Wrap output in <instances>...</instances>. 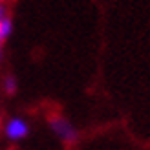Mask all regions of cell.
I'll list each match as a JSON object with an SVG mask.
<instances>
[{
	"label": "cell",
	"instance_id": "2",
	"mask_svg": "<svg viewBox=\"0 0 150 150\" xmlns=\"http://www.w3.org/2000/svg\"><path fill=\"white\" fill-rule=\"evenodd\" d=\"M4 134L9 141L17 143V141H22V139L28 137L29 125H28L26 119H22V117H11L9 121L4 125Z\"/></svg>",
	"mask_w": 150,
	"mask_h": 150
},
{
	"label": "cell",
	"instance_id": "4",
	"mask_svg": "<svg viewBox=\"0 0 150 150\" xmlns=\"http://www.w3.org/2000/svg\"><path fill=\"white\" fill-rule=\"evenodd\" d=\"M4 92L9 93V95L17 92V79H15L13 75H7V77L4 79Z\"/></svg>",
	"mask_w": 150,
	"mask_h": 150
},
{
	"label": "cell",
	"instance_id": "1",
	"mask_svg": "<svg viewBox=\"0 0 150 150\" xmlns=\"http://www.w3.org/2000/svg\"><path fill=\"white\" fill-rule=\"evenodd\" d=\"M50 128L59 139L64 141V143H75V141H77L79 134L75 130V126L62 115H53L51 117L50 119Z\"/></svg>",
	"mask_w": 150,
	"mask_h": 150
},
{
	"label": "cell",
	"instance_id": "5",
	"mask_svg": "<svg viewBox=\"0 0 150 150\" xmlns=\"http://www.w3.org/2000/svg\"><path fill=\"white\" fill-rule=\"evenodd\" d=\"M6 17V9H4V4H2V0H0V18Z\"/></svg>",
	"mask_w": 150,
	"mask_h": 150
},
{
	"label": "cell",
	"instance_id": "3",
	"mask_svg": "<svg viewBox=\"0 0 150 150\" xmlns=\"http://www.w3.org/2000/svg\"><path fill=\"white\" fill-rule=\"evenodd\" d=\"M13 31V22L9 17H2L0 18V42H4Z\"/></svg>",
	"mask_w": 150,
	"mask_h": 150
},
{
	"label": "cell",
	"instance_id": "6",
	"mask_svg": "<svg viewBox=\"0 0 150 150\" xmlns=\"http://www.w3.org/2000/svg\"><path fill=\"white\" fill-rule=\"evenodd\" d=\"M2 53L4 51H2V42H0V59H2Z\"/></svg>",
	"mask_w": 150,
	"mask_h": 150
}]
</instances>
